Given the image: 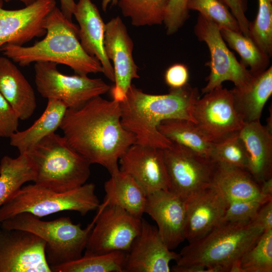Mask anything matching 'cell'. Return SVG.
<instances>
[{
  "label": "cell",
  "mask_w": 272,
  "mask_h": 272,
  "mask_svg": "<svg viewBox=\"0 0 272 272\" xmlns=\"http://www.w3.org/2000/svg\"><path fill=\"white\" fill-rule=\"evenodd\" d=\"M59 128L74 150L110 175L119 171V159L135 142L121 123L119 103L101 96L79 108L67 109Z\"/></svg>",
  "instance_id": "cell-1"
},
{
  "label": "cell",
  "mask_w": 272,
  "mask_h": 272,
  "mask_svg": "<svg viewBox=\"0 0 272 272\" xmlns=\"http://www.w3.org/2000/svg\"><path fill=\"white\" fill-rule=\"evenodd\" d=\"M198 90L188 83L178 89H170L163 95L146 93L131 85L119 103L121 122L132 133L135 144L164 149L172 143L158 130L160 123L170 119H186L195 123L194 104L199 98Z\"/></svg>",
  "instance_id": "cell-2"
},
{
  "label": "cell",
  "mask_w": 272,
  "mask_h": 272,
  "mask_svg": "<svg viewBox=\"0 0 272 272\" xmlns=\"http://www.w3.org/2000/svg\"><path fill=\"white\" fill-rule=\"evenodd\" d=\"M45 37L29 46L6 44L0 51L24 67L33 62L49 61L71 67L80 75L103 73L100 62L89 55L80 41L79 26L68 20L56 6L44 22Z\"/></svg>",
  "instance_id": "cell-3"
},
{
  "label": "cell",
  "mask_w": 272,
  "mask_h": 272,
  "mask_svg": "<svg viewBox=\"0 0 272 272\" xmlns=\"http://www.w3.org/2000/svg\"><path fill=\"white\" fill-rule=\"evenodd\" d=\"M35 171L34 183L62 192L86 183L89 162L69 144L64 136L53 132L25 152Z\"/></svg>",
  "instance_id": "cell-4"
},
{
  "label": "cell",
  "mask_w": 272,
  "mask_h": 272,
  "mask_svg": "<svg viewBox=\"0 0 272 272\" xmlns=\"http://www.w3.org/2000/svg\"><path fill=\"white\" fill-rule=\"evenodd\" d=\"M263 232L250 222H222L184 247L176 264L202 267L206 269L221 266L229 272L231 264L241 258Z\"/></svg>",
  "instance_id": "cell-5"
},
{
  "label": "cell",
  "mask_w": 272,
  "mask_h": 272,
  "mask_svg": "<svg viewBox=\"0 0 272 272\" xmlns=\"http://www.w3.org/2000/svg\"><path fill=\"white\" fill-rule=\"evenodd\" d=\"M94 224L93 220L83 229L81 224L73 223L69 217L43 221L30 213H21L2 221L1 228L28 231L43 239L46 258L51 268L82 256Z\"/></svg>",
  "instance_id": "cell-6"
},
{
  "label": "cell",
  "mask_w": 272,
  "mask_h": 272,
  "mask_svg": "<svg viewBox=\"0 0 272 272\" xmlns=\"http://www.w3.org/2000/svg\"><path fill=\"white\" fill-rule=\"evenodd\" d=\"M100 205L95 185L86 183L75 189L58 192L36 184L22 186L0 207V222L21 213L39 218L64 211L84 216Z\"/></svg>",
  "instance_id": "cell-7"
},
{
  "label": "cell",
  "mask_w": 272,
  "mask_h": 272,
  "mask_svg": "<svg viewBox=\"0 0 272 272\" xmlns=\"http://www.w3.org/2000/svg\"><path fill=\"white\" fill-rule=\"evenodd\" d=\"M57 65L49 61L35 63L36 89L43 97L60 100L68 109L79 108L92 99L105 94L111 88L100 78L62 74Z\"/></svg>",
  "instance_id": "cell-8"
},
{
  "label": "cell",
  "mask_w": 272,
  "mask_h": 272,
  "mask_svg": "<svg viewBox=\"0 0 272 272\" xmlns=\"http://www.w3.org/2000/svg\"><path fill=\"white\" fill-rule=\"evenodd\" d=\"M162 149L169 190L187 202L210 187L217 163L177 143Z\"/></svg>",
  "instance_id": "cell-9"
},
{
  "label": "cell",
  "mask_w": 272,
  "mask_h": 272,
  "mask_svg": "<svg viewBox=\"0 0 272 272\" xmlns=\"http://www.w3.org/2000/svg\"><path fill=\"white\" fill-rule=\"evenodd\" d=\"M97 210L84 254L126 252L140 232L142 218L115 206L100 205Z\"/></svg>",
  "instance_id": "cell-10"
},
{
  "label": "cell",
  "mask_w": 272,
  "mask_h": 272,
  "mask_svg": "<svg viewBox=\"0 0 272 272\" xmlns=\"http://www.w3.org/2000/svg\"><path fill=\"white\" fill-rule=\"evenodd\" d=\"M194 31L198 39L206 43L210 53L211 59L208 63L210 73L202 93H208L226 81L232 82L236 88L246 87L252 75L229 49L219 27L199 14Z\"/></svg>",
  "instance_id": "cell-11"
},
{
  "label": "cell",
  "mask_w": 272,
  "mask_h": 272,
  "mask_svg": "<svg viewBox=\"0 0 272 272\" xmlns=\"http://www.w3.org/2000/svg\"><path fill=\"white\" fill-rule=\"evenodd\" d=\"M193 116L197 126L213 143L239 132L245 123L235 108L231 91L222 85L196 101Z\"/></svg>",
  "instance_id": "cell-12"
},
{
  "label": "cell",
  "mask_w": 272,
  "mask_h": 272,
  "mask_svg": "<svg viewBox=\"0 0 272 272\" xmlns=\"http://www.w3.org/2000/svg\"><path fill=\"white\" fill-rule=\"evenodd\" d=\"M45 241L20 230H1L0 272H52L45 255Z\"/></svg>",
  "instance_id": "cell-13"
},
{
  "label": "cell",
  "mask_w": 272,
  "mask_h": 272,
  "mask_svg": "<svg viewBox=\"0 0 272 272\" xmlns=\"http://www.w3.org/2000/svg\"><path fill=\"white\" fill-rule=\"evenodd\" d=\"M104 43L106 55L113 64L114 85L110 88V93L112 100L120 102L132 85V81L140 76L132 55V40L119 16L105 24Z\"/></svg>",
  "instance_id": "cell-14"
},
{
  "label": "cell",
  "mask_w": 272,
  "mask_h": 272,
  "mask_svg": "<svg viewBox=\"0 0 272 272\" xmlns=\"http://www.w3.org/2000/svg\"><path fill=\"white\" fill-rule=\"evenodd\" d=\"M0 0V48L6 44L23 46L45 35L44 22L56 7L55 0H38L18 10L3 8Z\"/></svg>",
  "instance_id": "cell-15"
},
{
  "label": "cell",
  "mask_w": 272,
  "mask_h": 272,
  "mask_svg": "<svg viewBox=\"0 0 272 272\" xmlns=\"http://www.w3.org/2000/svg\"><path fill=\"white\" fill-rule=\"evenodd\" d=\"M179 257L166 246L157 228L142 218L140 232L125 252L123 272H169L170 262Z\"/></svg>",
  "instance_id": "cell-16"
},
{
  "label": "cell",
  "mask_w": 272,
  "mask_h": 272,
  "mask_svg": "<svg viewBox=\"0 0 272 272\" xmlns=\"http://www.w3.org/2000/svg\"><path fill=\"white\" fill-rule=\"evenodd\" d=\"M119 170L129 174L147 194L167 190L170 181L162 149L133 144L119 160Z\"/></svg>",
  "instance_id": "cell-17"
},
{
  "label": "cell",
  "mask_w": 272,
  "mask_h": 272,
  "mask_svg": "<svg viewBox=\"0 0 272 272\" xmlns=\"http://www.w3.org/2000/svg\"><path fill=\"white\" fill-rule=\"evenodd\" d=\"M186 210V202L168 189L147 196L145 213L156 222L161 238L170 250L185 239Z\"/></svg>",
  "instance_id": "cell-18"
},
{
  "label": "cell",
  "mask_w": 272,
  "mask_h": 272,
  "mask_svg": "<svg viewBox=\"0 0 272 272\" xmlns=\"http://www.w3.org/2000/svg\"><path fill=\"white\" fill-rule=\"evenodd\" d=\"M186 203L185 238L189 243L202 237L221 223L228 201L211 185Z\"/></svg>",
  "instance_id": "cell-19"
},
{
  "label": "cell",
  "mask_w": 272,
  "mask_h": 272,
  "mask_svg": "<svg viewBox=\"0 0 272 272\" xmlns=\"http://www.w3.org/2000/svg\"><path fill=\"white\" fill-rule=\"evenodd\" d=\"M79 24L80 43L85 51L100 62L103 73L114 82L112 64L104 48L105 24L96 6L91 0H78L73 12Z\"/></svg>",
  "instance_id": "cell-20"
},
{
  "label": "cell",
  "mask_w": 272,
  "mask_h": 272,
  "mask_svg": "<svg viewBox=\"0 0 272 272\" xmlns=\"http://www.w3.org/2000/svg\"><path fill=\"white\" fill-rule=\"evenodd\" d=\"M245 148L247 170L259 184L272 177V132L259 120L245 122L238 132Z\"/></svg>",
  "instance_id": "cell-21"
},
{
  "label": "cell",
  "mask_w": 272,
  "mask_h": 272,
  "mask_svg": "<svg viewBox=\"0 0 272 272\" xmlns=\"http://www.w3.org/2000/svg\"><path fill=\"white\" fill-rule=\"evenodd\" d=\"M0 93L21 120H26L36 107L34 90L17 66L7 57L0 56Z\"/></svg>",
  "instance_id": "cell-22"
},
{
  "label": "cell",
  "mask_w": 272,
  "mask_h": 272,
  "mask_svg": "<svg viewBox=\"0 0 272 272\" xmlns=\"http://www.w3.org/2000/svg\"><path fill=\"white\" fill-rule=\"evenodd\" d=\"M104 185L105 196L101 206H115L142 218L145 213L147 194L129 174L119 170L110 175Z\"/></svg>",
  "instance_id": "cell-23"
},
{
  "label": "cell",
  "mask_w": 272,
  "mask_h": 272,
  "mask_svg": "<svg viewBox=\"0 0 272 272\" xmlns=\"http://www.w3.org/2000/svg\"><path fill=\"white\" fill-rule=\"evenodd\" d=\"M212 185L216 187L226 200H272L263 195L260 185L246 169L217 163Z\"/></svg>",
  "instance_id": "cell-24"
},
{
  "label": "cell",
  "mask_w": 272,
  "mask_h": 272,
  "mask_svg": "<svg viewBox=\"0 0 272 272\" xmlns=\"http://www.w3.org/2000/svg\"><path fill=\"white\" fill-rule=\"evenodd\" d=\"M235 108L244 122L259 120L264 105L272 94V67L252 75L243 89L231 90Z\"/></svg>",
  "instance_id": "cell-25"
},
{
  "label": "cell",
  "mask_w": 272,
  "mask_h": 272,
  "mask_svg": "<svg viewBox=\"0 0 272 272\" xmlns=\"http://www.w3.org/2000/svg\"><path fill=\"white\" fill-rule=\"evenodd\" d=\"M47 100L43 113L30 127L23 131L17 130L9 138L10 145L16 147L20 154L24 153L59 128L68 108L60 100L52 98Z\"/></svg>",
  "instance_id": "cell-26"
},
{
  "label": "cell",
  "mask_w": 272,
  "mask_h": 272,
  "mask_svg": "<svg viewBox=\"0 0 272 272\" xmlns=\"http://www.w3.org/2000/svg\"><path fill=\"white\" fill-rule=\"evenodd\" d=\"M158 129L171 142L211 159L213 143L206 137L193 122L186 119H167L160 123Z\"/></svg>",
  "instance_id": "cell-27"
},
{
  "label": "cell",
  "mask_w": 272,
  "mask_h": 272,
  "mask_svg": "<svg viewBox=\"0 0 272 272\" xmlns=\"http://www.w3.org/2000/svg\"><path fill=\"white\" fill-rule=\"evenodd\" d=\"M35 179L34 168L25 153L15 158L4 156L0 161V207L24 183Z\"/></svg>",
  "instance_id": "cell-28"
},
{
  "label": "cell",
  "mask_w": 272,
  "mask_h": 272,
  "mask_svg": "<svg viewBox=\"0 0 272 272\" xmlns=\"http://www.w3.org/2000/svg\"><path fill=\"white\" fill-rule=\"evenodd\" d=\"M125 252L115 251L85 255L75 260L51 267L54 272H123Z\"/></svg>",
  "instance_id": "cell-29"
},
{
  "label": "cell",
  "mask_w": 272,
  "mask_h": 272,
  "mask_svg": "<svg viewBox=\"0 0 272 272\" xmlns=\"http://www.w3.org/2000/svg\"><path fill=\"white\" fill-rule=\"evenodd\" d=\"M221 35L228 45L235 50L241 58V62L249 67L252 75L258 74L268 67L269 58L249 37L241 32L225 28L220 29Z\"/></svg>",
  "instance_id": "cell-30"
},
{
  "label": "cell",
  "mask_w": 272,
  "mask_h": 272,
  "mask_svg": "<svg viewBox=\"0 0 272 272\" xmlns=\"http://www.w3.org/2000/svg\"><path fill=\"white\" fill-rule=\"evenodd\" d=\"M170 0H118L123 16L134 26L161 24Z\"/></svg>",
  "instance_id": "cell-31"
},
{
  "label": "cell",
  "mask_w": 272,
  "mask_h": 272,
  "mask_svg": "<svg viewBox=\"0 0 272 272\" xmlns=\"http://www.w3.org/2000/svg\"><path fill=\"white\" fill-rule=\"evenodd\" d=\"M240 262L244 272L272 271V229L263 232Z\"/></svg>",
  "instance_id": "cell-32"
},
{
  "label": "cell",
  "mask_w": 272,
  "mask_h": 272,
  "mask_svg": "<svg viewBox=\"0 0 272 272\" xmlns=\"http://www.w3.org/2000/svg\"><path fill=\"white\" fill-rule=\"evenodd\" d=\"M255 19L249 22L248 37L264 53L272 54V5L268 0H258Z\"/></svg>",
  "instance_id": "cell-33"
},
{
  "label": "cell",
  "mask_w": 272,
  "mask_h": 272,
  "mask_svg": "<svg viewBox=\"0 0 272 272\" xmlns=\"http://www.w3.org/2000/svg\"><path fill=\"white\" fill-rule=\"evenodd\" d=\"M211 159L217 163L247 170V155L238 132L213 143Z\"/></svg>",
  "instance_id": "cell-34"
},
{
  "label": "cell",
  "mask_w": 272,
  "mask_h": 272,
  "mask_svg": "<svg viewBox=\"0 0 272 272\" xmlns=\"http://www.w3.org/2000/svg\"><path fill=\"white\" fill-rule=\"evenodd\" d=\"M188 9L198 11L199 14L214 23L220 29L241 32L236 19L220 0H191Z\"/></svg>",
  "instance_id": "cell-35"
},
{
  "label": "cell",
  "mask_w": 272,
  "mask_h": 272,
  "mask_svg": "<svg viewBox=\"0 0 272 272\" xmlns=\"http://www.w3.org/2000/svg\"><path fill=\"white\" fill-rule=\"evenodd\" d=\"M267 201L258 199L229 201L221 223L249 222L262 205Z\"/></svg>",
  "instance_id": "cell-36"
},
{
  "label": "cell",
  "mask_w": 272,
  "mask_h": 272,
  "mask_svg": "<svg viewBox=\"0 0 272 272\" xmlns=\"http://www.w3.org/2000/svg\"><path fill=\"white\" fill-rule=\"evenodd\" d=\"M191 1H169L163 21L167 35L175 33L188 19V6Z\"/></svg>",
  "instance_id": "cell-37"
},
{
  "label": "cell",
  "mask_w": 272,
  "mask_h": 272,
  "mask_svg": "<svg viewBox=\"0 0 272 272\" xmlns=\"http://www.w3.org/2000/svg\"><path fill=\"white\" fill-rule=\"evenodd\" d=\"M19 120L15 110L0 93V138H10L17 131Z\"/></svg>",
  "instance_id": "cell-38"
},
{
  "label": "cell",
  "mask_w": 272,
  "mask_h": 272,
  "mask_svg": "<svg viewBox=\"0 0 272 272\" xmlns=\"http://www.w3.org/2000/svg\"><path fill=\"white\" fill-rule=\"evenodd\" d=\"M189 77L187 67L184 64L176 63L166 70L164 80L170 89H178L188 84Z\"/></svg>",
  "instance_id": "cell-39"
},
{
  "label": "cell",
  "mask_w": 272,
  "mask_h": 272,
  "mask_svg": "<svg viewBox=\"0 0 272 272\" xmlns=\"http://www.w3.org/2000/svg\"><path fill=\"white\" fill-rule=\"evenodd\" d=\"M230 10L236 19L241 32L248 37L249 22L245 12L247 10L246 0H220Z\"/></svg>",
  "instance_id": "cell-40"
},
{
  "label": "cell",
  "mask_w": 272,
  "mask_h": 272,
  "mask_svg": "<svg viewBox=\"0 0 272 272\" xmlns=\"http://www.w3.org/2000/svg\"><path fill=\"white\" fill-rule=\"evenodd\" d=\"M250 223L263 231L272 229V200L262 205Z\"/></svg>",
  "instance_id": "cell-41"
},
{
  "label": "cell",
  "mask_w": 272,
  "mask_h": 272,
  "mask_svg": "<svg viewBox=\"0 0 272 272\" xmlns=\"http://www.w3.org/2000/svg\"><path fill=\"white\" fill-rule=\"evenodd\" d=\"M60 11L69 20L72 21L73 12L76 5L74 0H59Z\"/></svg>",
  "instance_id": "cell-42"
},
{
  "label": "cell",
  "mask_w": 272,
  "mask_h": 272,
  "mask_svg": "<svg viewBox=\"0 0 272 272\" xmlns=\"http://www.w3.org/2000/svg\"><path fill=\"white\" fill-rule=\"evenodd\" d=\"M261 194L269 198H272V177L262 182L260 184Z\"/></svg>",
  "instance_id": "cell-43"
},
{
  "label": "cell",
  "mask_w": 272,
  "mask_h": 272,
  "mask_svg": "<svg viewBox=\"0 0 272 272\" xmlns=\"http://www.w3.org/2000/svg\"><path fill=\"white\" fill-rule=\"evenodd\" d=\"M3 1L6 2H9L12 1H18L23 3L25 5V6H28L29 5H30L33 4L34 3L36 2L38 0H3Z\"/></svg>",
  "instance_id": "cell-44"
},
{
  "label": "cell",
  "mask_w": 272,
  "mask_h": 272,
  "mask_svg": "<svg viewBox=\"0 0 272 272\" xmlns=\"http://www.w3.org/2000/svg\"><path fill=\"white\" fill-rule=\"evenodd\" d=\"M117 2V0H102V4L105 6H107L110 4L111 5H115Z\"/></svg>",
  "instance_id": "cell-45"
},
{
  "label": "cell",
  "mask_w": 272,
  "mask_h": 272,
  "mask_svg": "<svg viewBox=\"0 0 272 272\" xmlns=\"http://www.w3.org/2000/svg\"><path fill=\"white\" fill-rule=\"evenodd\" d=\"M2 228H1V222H0V233L1 231Z\"/></svg>",
  "instance_id": "cell-46"
},
{
  "label": "cell",
  "mask_w": 272,
  "mask_h": 272,
  "mask_svg": "<svg viewBox=\"0 0 272 272\" xmlns=\"http://www.w3.org/2000/svg\"><path fill=\"white\" fill-rule=\"evenodd\" d=\"M269 2H270L271 3H272V0H268Z\"/></svg>",
  "instance_id": "cell-47"
}]
</instances>
